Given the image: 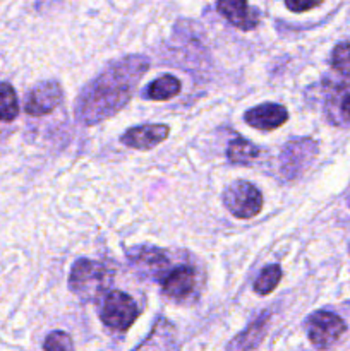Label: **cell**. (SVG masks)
Instances as JSON below:
<instances>
[{"instance_id":"11","label":"cell","mask_w":350,"mask_h":351,"mask_svg":"<svg viewBox=\"0 0 350 351\" xmlns=\"http://www.w3.org/2000/svg\"><path fill=\"white\" fill-rule=\"evenodd\" d=\"M244 120L257 130H275L288 120V112L278 103H263L247 110Z\"/></svg>"},{"instance_id":"18","label":"cell","mask_w":350,"mask_h":351,"mask_svg":"<svg viewBox=\"0 0 350 351\" xmlns=\"http://www.w3.org/2000/svg\"><path fill=\"white\" fill-rule=\"evenodd\" d=\"M19 115L17 95L9 82H0V122H12Z\"/></svg>"},{"instance_id":"22","label":"cell","mask_w":350,"mask_h":351,"mask_svg":"<svg viewBox=\"0 0 350 351\" xmlns=\"http://www.w3.org/2000/svg\"><path fill=\"white\" fill-rule=\"evenodd\" d=\"M285 5H287V9L292 10V12H304V10L314 9V7L321 5V2H292V0H288V2H285Z\"/></svg>"},{"instance_id":"8","label":"cell","mask_w":350,"mask_h":351,"mask_svg":"<svg viewBox=\"0 0 350 351\" xmlns=\"http://www.w3.org/2000/svg\"><path fill=\"white\" fill-rule=\"evenodd\" d=\"M60 103V84L57 81H43L27 93L26 101H24V112L31 117H43L54 112Z\"/></svg>"},{"instance_id":"15","label":"cell","mask_w":350,"mask_h":351,"mask_svg":"<svg viewBox=\"0 0 350 351\" xmlns=\"http://www.w3.org/2000/svg\"><path fill=\"white\" fill-rule=\"evenodd\" d=\"M175 343H177V335L174 326L167 319H158L150 338L144 339L143 345L136 351H175Z\"/></svg>"},{"instance_id":"5","label":"cell","mask_w":350,"mask_h":351,"mask_svg":"<svg viewBox=\"0 0 350 351\" xmlns=\"http://www.w3.org/2000/svg\"><path fill=\"white\" fill-rule=\"evenodd\" d=\"M137 315H139V308L136 302L124 291L112 290L103 298L100 317L106 328L115 329V331H127L136 322Z\"/></svg>"},{"instance_id":"9","label":"cell","mask_w":350,"mask_h":351,"mask_svg":"<svg viewBox=\"0 0 350 351\" xmlns=\"http://www.w3.org/2000/svg\"><path fill=\"white\" fill-rule=\"evenodd\" d=\"M168 134H170L168 125H163V123H148V125L132 127V129L126 130L124 136L120 137V143L127 147H132V149L148 151L163 143L168 137Z\"/></svg>"},{"instance_id":"20","label":"cell","mask_w":350,"mask_h":351,"mask_svg":"<svg viewBox=\"0 0 350 351\" xmlns=\"http://www.w3.org/2000/svg\"><path fill=\"white\" fill-rule=\"evenodd\" d=\"M331 65L340 74L350 75V40L342 41L333 48Z\"/></svg>"},{"instance_id":"6","label":"cell","mask_w":350,"mask_h":351,"mask_svg":"<svg viewBox=\"0 0 350 351\" xmlns=\"http://www.w3.org/2000/svg\"><path fill=\"white\" fill-rule=\"evenodd\" d=\"M307 329V338L312 343V346L321 351H326L336 345L345 335L347 324L340 315L333 312L319 311L314 312L305 322Z\"/></svg>"},{"instance_id":"4","label":"cell","mask_w":350,"mask_h":351,"mask_svg":"<svg viewBox=\"0 0 350 351\" xmlns=\"http://www.w3.org/2000/svg\"><path fill=\"white\" fill-rule=\"evenodd\" d=\"M223 206L232 216L239 219H250L263 208V194L253 184L235 180L223 192Z\"/></svg>"},{"instance_id":"17","label":"cell","mask_w":350,"mask_h":351,"mask_svg":"<svg viewBox=\"0 0 350 351\" xmlns=\"http://www.w3.org/2000/svg\"><path fill=\"white\" fill-rule=\"evenodd\" d=\"M259 156V147L254 146L249 141L242 139V137H237L226 147V158H229L230 163L233 165H246L249 167L253 161L257 160Z\"/></svg>"},{"instance_id":"2","label":"cell","mask_w":350,"mask_h":351,"mask_svg":"<svg viewBox=\"0 0 350 351\" xmlns=\"http://www.w3.org/2000/svg\"><path fill=\"white\" fill-rule=\"evenodd\" d=\"M113 283V271L105 263L79 259L69 274V290L82 302H96L108 295Z\"/></svg>"},{"instance_id":"14","label":"cell","mask_w":350,"mask_h":351,"mask_svg":"<svg viewBox=\"0 0 350 351\" xmlns=\"http://www.w3.org/2000/svg\"><path fill=\"white\" fill-rule=\"evenodd\" d=\"M326 115L335 125H350V82H342L329 93Z\"/></svg>"},{"instance_id":"19","label":"cell","mask_w":350,"mask_h":351,"mask_svg":"<svg viewBox=\"0 0 350 351\" xmlns=\"http://www.w3.org/2000/svg\"><path fill=\"white\" fill-rule=\"evenodd\" d=\"M281 267L278 264H271V266H266L257 276L256 283H254V291L261 297L264 295H270L275 288L278 287L281 280Z\"/></svg>"},{"instance_id":"1","label":"cell","mask_w":350,"mask_h":351,"mask_svg":"<svg viewBox=\"0 0 350 351\" xmlns=\"http://www.w3.org/2000/svg\"><path fill=\"white\" fill-rule=\"evenodd\" d=\"M148 67L150 60L144 55H127L106 65L79 93L75 120L82 125H96L119 113L130 101Z\"/></svg>"},{"instance_id":"13","label":"cell","mask_w":350,"mask_h":351,"mask_svg":"<svg viewBox=\"0 0 350 351\" xmlns=\"http://www.w3.org/2000/svg\"><path fill=\"white\" fill-rule=\"evenodd\" d=\"M271 314L264 311L263 314L257 315L242 332L235 336L232 341L226 345V351H254L261 345L263 338L266 336L268 324H270Z\"/></svg>"},{"instance_id":"23","label":"cell","mask_w":350,"mask_h":351,"mask_svg":"<svg viewBox=\"0 0 350 351\" xmlns=\"http://www.w3.org/2000/svg\"><path fill=\"white\" fill-rule=\"evenodd\" d=\"M349 206H350V197H349Z\"/></svg>"},{"instance_id":"3","label":"cell","mask_w":350,"mask_h":351,"mask_svg":"<svg viewBox=\"0 0 350 351\" xmlns=\"http://www.w3.org/2000/svg\"><path fill=\"white\" fill-rule=\"evenodd\" d=\"M319 146L311 137L288 141L278 156L280 173L285 180H295L312 165L318 156Z\"/></svg>"},{"instance_id":"21","label":"cell","mask_w":350,"mask_h":351,"mask_svg":"<svg viewBox=\"0 0 350 351\" xmlns=\"http://www.w3.org/2000/svg\"><path fill=\"white\" fill-rule=\"evenodd\" d=\"M45 351H72V339L67 332L54 331L43 343Z\"/></svg>"},{"instance_id":"10","label":"cell","mask_w":350,"mask_h":351,"mask_svg":"<svg viewBox=\"0 0 350 351\" xmlns=\"http://www.w3.org/2000/svg\"><path fill=\"white\" fill-rule=\"evenodd\" d=\"M216 9L232 26L240 31L254 29L259 23V10L244 0H222L216 3Z\"/></svg>"},{"instance_id":"12","label":"cell","mask_w":350,"mask_h":351,"mask_svg":"<svg viewBox=\"0 0 350 351\" xmlns=\"http://www.w3.org/2000/svg\"><path fill=\"white\" fill-rule=\"evenodd\" d=\"M161 291L165 297L174 300H184L192 293L196 287V273L189 266H177L172 269L161 281Z\"/></svg>"},{"instance_id":"7","label":"cell","mask_w":350,"mask_h":351,"mask_svg":"<svg viewBox=\"0 0 350 351\" xmlns=\"http://www.w3.org/2000/svg\"><path fill=\"white\" fill-rule=\"evenodd\" d=\"M126 254L127 259H129V264L134 267V271H136L139 276L146 278V280L161 283L163 278L170 273V271H168L170 261H168L167 254L161 249H158V247H132V249L127 250Z\"/></svg>"},{"instance_id":"16","label":"cell","mask_w":350,"mask_h":351,"mask_svg":"<svg viewBox=\"0 0 350 351\" xmlns=\"http://www.w3.org/2000/svg\"><path fill=\"white\" fill-rule=\"evenodd\" d=\"M182 86L175 75L165 74L161 77L154 79L144 91V98L153 99V101H167L180 93Z\"/></svg>"}]
</instances>
